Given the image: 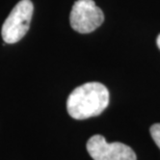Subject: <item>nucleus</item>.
I'll use <instances>...</instances> for the list:
<instances>
[{
    "label": "nucleus",
    "instance_id": "obj_1",
    "mask_svg": "<svg viewBox=\"0 0 160 160\" xmlns=\"http://www.w3.org/2000/svg\"><path fill=\"white\" fill-rule=\"evenodd\" d=\"M109 104V92L100 82H88L76 88L67 100V110L75 120L97 117Z\"/></svg>",
    "mask_w": 160,
    "mask_h": 160
},
{
    "label": "nucleus",
    "instance_id": "obj_2",
    "mask_svg": "<svg viewBox=\"0 0 160 160\" xmlns=\"http://www.w3.org/2000/svg\"><path fill=\"white\" fill-rule=\"evenodd\" d=\"M33 14V4L30 0H21L14 6L1 28L4 43L15 44L27 33Z\"/></svg>",
    "mask_w": 160,
    "mask_h": 160
},
{
    "label": "nucleus",
    "instance_id": "obj_3",
    "mask_svg": "<svg viewBox=\"0 0 160 160\" xmlns=\"http://www.w3.org/2000/svg\"><path fill=\"white\" fill-rule=\"evenodd\" d=\"M104 14L94 0H77L70 14V24L79 33H89L101 26Z\"/></svg>",
    "mask_w": 160,
    "mask_h": 160
},
{
    "label": "nucleus",
    "instance_id": "obj_4",
    "mask_svg": "<svg viewBox=\"0 0 160 160\" xmlns=\"http://www.w3.org/2000/svg\"><path fill=\"white\" fill-rule=\"evenodd\" d=\"M86 149L94 160H136L135 153L129 146L122 142L109 143L99 134L88 140Z\"/></svg>",
    "mask_w": 160,
    "mask_h": 160
},
{
    "label": "nucleus",
    "instance_id": "obj_5",
    "mask_svg": "<svg viewBox=\"0 0 160 160\" xmlns=\"http://www.w3.org/2000/svg\"><path fill=\"white\" fill-rule=\"evenodd\" d=\"M150 133H151L152 138L154 139L156 145L160 149V124H154L150 128Z\"/></svg>",
    "mask_w": 160,
    "mask_h": 160
},
{
    "label": "nucleus",
    "instance_id": "obj_6",
    "mask_svg": "<svg viewBox=\"0 0 160 160\" xmlns=\"http://www.w3.org/2000/svg\"><path fill=\"white\" fill-rule=\"evenodd\" d=\"M157 46H158V48L160 49V34H159L158 38H157Z\"/></svg>",
    "mask_w": 160,
    "mask_h": 160
}]
</instances>
